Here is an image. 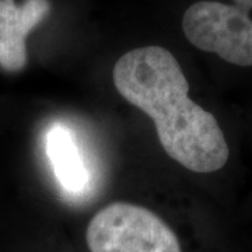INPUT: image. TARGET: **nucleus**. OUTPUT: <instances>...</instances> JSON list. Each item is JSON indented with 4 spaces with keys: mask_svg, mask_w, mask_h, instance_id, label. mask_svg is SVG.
I'll use <instances>...</instances> for the list:
<instances>
[{
    "mask_svg": "<svg viewBox=\"0 0 252 252\" xmlns=\"http://www.w3.org/2000/svg\"><path fill=\"white\" fill-rule=\"evenodd\" d=\"M114 84L124 98L153 119L164 152L193 172H215L228 160V144L213 114L188 97L189 84L175 56L162 46H142L118 59Z\"/></svg>",
    "mask_w": 252,
    "mask_h": 252,
    "instance_id": "f257e3e1",
    "label": "nucleus"
},
{
    "mask_svg": "<svg viewBox=\"0 0 252 252\" xmlns=\"http://www.w3.org/2000/svg\"><path fill=\"white\" fill-rule=\"evenodd\" d=\"M91 252H181L177 235L156 213L118 202L101 209L86 233Z\"/></svg>",
    "mask_w": 252,
    "mask_h": 252,
    "instance_id": "f03ea898",
    "label": "nucleus"
},
{
    "mask_svg": "<svg viewBox=\"0 0 252 252\" xmlns=\"http://www.w3.org/2000/svg\"><path fill=\"white\" fill-rule=\"evenodd\" d=\"M182 30L200 51L235 66H252V17L233 3L195 1L184 13Z\"/></svg>",
    "mask_w": 252,
    "mask_h": 252,
    "instance_id": "7ed1b4c3",
    "label": "nucleus"
},
{
    "mask_svg": "<svg viewBox=\"0 0 252 252\" xmlns=\"http://www.w3.org/2000/svg\"><path fill=\"white\" fill-rule=\"evenodd\" d=\"M49 0H0V66L18 72L27 63V36L51 11Z\"/></svg>",
    "mask_w": 252,
    "mask_h": 252,
    "instance_id": "20e7f679",
    "label": "nucleus"
},
{
    "mask_svg": "<svg viewBox=\"0 0 252 252\" xmlns=\"http://www.w3.org/2000/svg\"><path fill=\"white\" fill-rule=\"evenodd\" d=\"M48 154L61 185L67 192L80 193L89 177L76 140L66 127L55 126L49 132Z\"/></svg>",
    "mask_w": 252,
    "mask_h": 252,
    "instance_id": "39448f33",
    "label": "nucleus"
}]
</instances>
